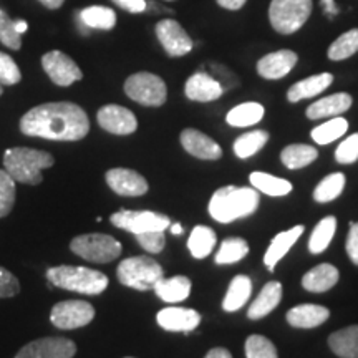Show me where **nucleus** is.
I'll use <instances>...</instances> for the list:
<instances>
[{
  "instance_id": "9b49d317",
  "label": "nucleus",
  "mask_w": 358,
  "mask_h": 358,
  "mask_svg": "<svg viewBox=\"0 0 358 358\" xmlns=\"http://www.w3.org/2000/svg\"><path fill=\"white\" fill-rule=\"evenodd\" d=\"M42 66L45 73L58 87H70V85H73L75 82L83 78L80 66L66 53L60 50H52L45 53L42 57Z\"/></svg>"
},
{
  "instance_id": "6e6d98bb",
  "label": "nucleus",
  "mask_w": 358,
  "mask_h": 358,
  "mask_svg": "<svg viewBox=\"0 0 358 358\" xmlns=\"http://www.w3.org/2000/svg\"><path fill=\"white\" fill-rule=\"evenodd\" d=\"M169 231H171V234L179 236V234H182V226L179 222L171 224V226H169Z\"/></svg>"
},
{
  "instance_id": "58836bf2",
  "label": "nucleus",
  "mask_w": 358,
  "mask_h": 358,
  "mask_svg": "<svg viewBox=\"0 0 358 358\" xmlns=\"http://www.w3.org/2000/svg\"><path fill=\"white\" fill-rule=\"evenodd\" d=\"M358 52V29H352L335 40L329 48V58L334 62L350 58Z\"/></svg>"
},
{
  "instance_id": "6e6552de",
  "label": "nucleus",
  "mask_w": 358,
  "mask_h": 358,
  "mask_svg": "<svg viewBox=\"0 0 358 358\" xmlns=\"http://www.w3.org/2000/svg\"><path fill=\"white\" fill-rule=\"evenodd\" d=\"M124 93L133 101L145 106H161L166 103L168 88L163 78L150 71H140L124 82Z\"/></svg>"
},
{
  "instance_id": "b1692460",
  "label": "nucleus",
  "mask_w": 358,
  "mask_h": 358,
  "mask_svg": "<svg viewBox=\"0 0 358 358\" xmlns=\"http://www.w3.org/2000/svg\"><path fill=\"white\" fill-rule=\"evenodd\" d=\"M338 268L332 264H320L315 266L302 277V287L313 294H324L335 287L338 282Z\"/></svg>"
},
{
  "instance_id": "a211bd4d",
  "label": "nucleus",
  "mask_w": 358,
  "mask_h": 358,
  "mask_svg": "<svg viewBox=\"0 0 358 358\" xmlns=\"http://www.w3.org/2000/svg\"><path fill=\"white\" fill-rule=\"evenodd\" d=\"M185 93L192 101L208 103L221 98L224 88L213 75L206 73V71H198V73L192 75L186 82Z\"/></svg>"
},
{
  "instance_id": "f03ea898",
  "label": "nucleus",
  "mask_w": 358,
  "mask_h": 358,
  "mask_svg": "<svg viewBox=\"0 0 358 358\" xmlns=\"http://www.w3.org/2000/svg\"><path fill=\"white\" fill-rule=\"evenodd\" d=\"M259 191L248 186H224L214 192L209 201V214L214 221L229 224L236 219L248 217L257 211Z\"/></svg>"
},
{
  "instance_id": "79ce46f5",
  "label": "nucleus",
  "mask_w": 358,
  "mask_h": 358,
  "mask_svg": "<svg viewBox=\"0 0 358 358\" xmlns=\"http://www.w3.org/2000/svg\"><path fill=\"white\" fill-rule=\"evenodd\" d=\"M0 42L12 50H19L22 47V35L13 27V20L7 17V13L0 10Z\"/></svg>"
},
{
  "instance_id": "ddd939ff",
  "label": "nucleus",
  "mask_w": 358,
  "mask_h": 358,
  "mask_svg": "<svg viewBox=\"0 0 358 358\" xmlns=\"http://www.w3.org/2000/svg\"><path fill=\"white\" fill-rule=\"evenodd\" d=\"M156 35L169 57H182L192 50L191 37L176 20L164 19L158 22Z\"/></svg>"
},
{
  "instance_id": "bb28decb",
  "label": "nucleus",
  "mask_w": 358,
  "mask_h": 358,
  "mask_svg": "<svg viewBox=\"0 0 358 358\" xmlns=\"http://www.w3.org/2000/svg\"><path fill=\"white\" fill-rule=\"evenodd\" d=\"M252 295V280L248 275H236L227 287L222 308L226 312H237L243 308Z\"/></svg>"
},
{
  "instance_id": "603ef678",
  "label": "nucleus",
  "mask_w": 358,
  "mask_h": 358,
  "mask_svg": "<svg viewBox=\"0 0 358 358\" xmlns=\"http://www.w3.org/2000/svg\"><path fill=\"white\" fill-rule=\"evenodd\" d=\"M38 2L47 8H52V10H55V8H60L62 6H64L65 0H38Z\"/></svg>"
},
{
  "instance_id": "2eb2a0df",
  "label": "nucleus",
  "mask_w": 358,
  "mask_h": 358,
  "mask_svg": "<svg viewBox=\"0 0 358 358\" xmlns=\"http://www.w3.org/2000/svg\"><path fill=\"white\" fill-rule=\"evenodd\" d=\"M105 179L111 191L120 196H127V198H138V196L146 194L148 187H150L145 176H141V174L134 171V169H110V171L105 174Z\"/></svg>"
},
{
  "instance_id": "f704fd0d",
  "label": "nucleus",
  "mask_w": 358,
  "mask_h": 358,
  "mask_svg": "<svg viewBox=\"0 0 358 358\" xmlns=\"http://www.w3.org/2000/svg\"><path fill=\"white\" fill-rule=\"evenodd\" d=\"M335 231H337V219L335 216H325L317 224L308 239V250L310 254H322L332 243Z\"/></svg>"
},
{
  "instance_id": "72a5a7b5",
  "label": "nucleus",
  "mask_w": 358,
  "mask_h": 358,
  "mask_svg": "<svg viewBox=\"0 0 358 358\" xmlns=\"http://www.w3.org/2000/svg\"><path fill=\"white\" fill-rule=\"evenodd\" d=\"M249 254V244L243 237H227L222 241L221 248H219L216 257L217 266H229V264H236Z\"/></svg>"
},
{
  "instance_id": "aec40b11",
  "label": "nucleus",
  "mask_w": 358,
  "mask_h": 358,
  "mask_svg": "<svg viewBox=\"0 0 358 358\" xmlns=\"http://www.w3.org/2000/svg\"><path fill=\"white\" fill-rule=\"evenodd\" d=\"M303 229H306V227H303L302 224H299V226L292 227V229L279 232V234L272 239L266 254H264V264H266L268 271H274L277 264L287 256V252L294 248L295 243L299 241V237L303 234Z\"/></svg>"
},
{
  "instance_id": "473e14b6",
  "label": "nucleus",
  "mask_w": 358,
  "mask_h": 358,
  "mask_svg": "<svg viewBox=\"0 0 358 358\" xmlns=\"http://www.w3.org/2000/svg\"><path fill=\"white\" fill-rule=\"evenodd\" d=\"M80 22L83 27L98 30H111L116 25V13L113 8L93 6L80 12Z\"/></svg>"
},
{
  "instance_id": "9d476101",
  "label": "nucleus",
  "mask_w": 358,
  "mask_h": 358,
  "mask_svg": "<svg viewBox=\"0 0 358 358\" xmlns=\"http://www.w3.org/2000/svg\"><path fill=\"white\" fill-rule=\"evenodd\" d=\"M95 319V307L85 301H64L53 306L50 322L60 330H75Z\"/></svg>"
},
{
  "instance_id": "dca6fc26",
  "label": "nucleus",
  "mask_w": 358,
  "mask_h": 358,
  "mask_svg": "<svg viewBox=\"0 0 358 358\" xmlns=\"http://www.w3.org/2000/svg\"><path fill=\"white\" fill-rule=\"evenodd\" d=\"M156 322L161 329L168 332H192L198 329L201 315L194 308L187 307H166L158 312Z\"/></svg>"
},
{
  "instance_id": "412c9836",
  "label": "nucleus",
  "mask_w": 358,
  "mask_h": 358,
  "mask_svg": "<svg viewBox=\"0 0 358 358\" xmlns=\"http://www.w3.org/2000/svg\"><path fill=\"white\" fill-rule=\"evenodd\" d=\"M330 317V310L324 306H317V303H301L290 308L285 315L289 325L295 329H315L322 324H325Z\"/></svg>"
},
{
  "instance_id": "a18cd8bd",
  "label": "nucleus",
  "mask_w": 358,
  "mask_h": 358,
  "mask_svg": "<svg viewBox=\"0 0 358 358\" xmlns=\"http://www.w3.org/2000/svg\"><path fill=\"white\" fill-rule=\"evenodd\" d=\"M136 241L150 254H159L164 249V245H166L164 231H150L143 232V234H136Z\"/></svg>"
},
{
  "instance_id": "4d7b16f0",
  "label": "nucleus",
  "mask_w": 358,
  "mask_h": 358,
  "mask_svg": "<svg viewBox=\"0 0 358 358\" xmlns=\"http://www.w3.org/2000/svg\"><path fill=\"white\" fill-rule=\"evenodd\" d=\"M0 95H2V85H0Z\"/></svg>"
},
{
  "instance_id": "a878e982",
  "label": "nucleus",
  "mask_w": 358,
  "mask_h": 358,
  "mask_svg": "<svg viewBox=\"0 0 358 358\" xmlns=\"http://www.w3.org/2000/svg\"><path fill=\"white\" fill-rule=\"evenodd\" d=\"M332 82H334L332 73H319V75H313V77H308L306 80H301V82H297L289 88L287 100L292 103H297L301 100H306V98L317 96L319 93L325 92V90L332 85Z\"/></svg>"
},
{
  "instance_id": "e433bc0d",
  "label": "nucleus",
  "mask_w": 358,
  "mask_h": 358,
  "mask_svg": "<svg viewBox=\"0 0 358 358\" xmlns=\"http://www.w3.org/2000/svg\"><path fill=\"white\" fill-rule=\"evenodd\" d=\"M347 179L343 173H332L325 176L313 189V199L317 203H330L335 201L345 189Z\"/></svg>"
},
{
  "instance_id": "c756f323",
  "label": "nucleus",
  "mask_w": 358,
  "mask_h": 358,
  "mask_svg": "<svg viewBox=\"0 0 358 358\" xmlns=\"http://www.w3.org/2000/svg\"><path fill=\"white\" fill-rule=\"evenodd\" d=\"M264 106L261 103L256 101H248V103H241L232 108L229 113L226 116V122L234 128H245V127H252V124H257L261 120L264 118Z\"/></svg>"
},
{
  "instance_id": "f257e3e1",
  "label": "nucleus",
  "mask_w": 358,
  "mask_h": 358,
  "mask_svg": "<svg viewBox=\"0 0 358 358\" xmlns=\"http://www.w3.org/2000/svg\"><path fill=\"white\" fill-rule=\"evenodd\" d=\"M20 131L45 140L78 141L88 134L90 120L82 106L75 103H43L22 116Z\"/></svg>"
},
{
  "instance_id": "8fccbe9b",
  "label": "nucleus",
  "mask_w": 358,
  "mask_h": 358,
  "mask_svg": "<svg viewBox=\"0 0 358 358\" xmlns=\"http://www.w3.org/2000/svg\"><path fill=\"white\" fill-rule=\"evenodd\" d=\"M248 0H217V3L227 10H239V8L244 7V3Z\"/></svg>"
},
{
  "instance_id": "de8ad7c7",
  "label": "nucleus",
  "mask_w": 358,
  "mask_h": 358,
  "mask_svg": "<svg viewBox=\"0 0 358 358\" xmlns=\"http://www.w3.org/2000/svg\"><path fill=\"white\" fill-rule=\"evenodd\" d=\"M350 231H348L347 237V254L350 257V261L358 266V222H350Z\"/></svg>"
},
{
  "instance_id": "c9c22d12",
  "label": "nucleus",
  "mask_w": 358,
  "mask_h": 358,
  "mask_svg": "<svg viewBox=\"0 0 358 358\" xmlns=\"http://www.w3.org/2000/svg\"><path fill=\"white\" fill-rule=\"evenodd\" d=\"M268 141V133L264 129H254L239 136L234 141V155L241 159H248L257 155Z\"/></svg>"
},
{
  "instance_id": "5fc2aeb1",
  "label": "nucleus",
  "mask_w": 358,
  "mask_h": 358,
  "mask_svg": "<svg viewBox=\"0 0 358 358\" xmlns=\"http://www.w3.org/2000/svg\"><path fill=\"white\" fill-rule=\"evenodd\" d=\"M13 27H15V30L19 32L20 35L25 34L27 30H29V24H27L25 20H13Z\"/></svg>"
},
{
  "instance_id": "39448f33",
  "label": "nucleus",
  "mask_w": 358,
  "mask_h": 358,
  "mask_svg": "<svg viewBox=\"0 0 358 358\" xmlns=\"http://www.w3.org/2000/svg\"><path fill=\"white\" fill-rule=\"evenodd\" d=\"M116 277L129 289L148 292L153 290L155 284L164 277L163 267L155 259L148 256L128 257L118 264Z\"/></svg>"
},
{
  "instance_id": "4be33fe9",
  "label": "nucleus",
  "mask_w": 358,
  "mask_h": 358,
  "mask_svg": "<svg viewBox=\"0 0 358 358\" xmlns=\"http://www.w3.org/2000/svg\"><path fill=\"white\" fill-rule=\"evenodd\" d=\"M352 96L348 93H335V95L320 98L319 101L312 103L307 108L308 120H322V118H335V116L345 113L352 106Z\"/></svg>"
},
{
  "instance_id": "49530a36",
  "label": "nucleus",
  "mask_w": 358,
  "mask_h": 358,
  "mask_svg": "<svg viewBox=\"0 0 358 358\" xmlns=\"http://www.w3.org/2000/svg\"><path fill=\"white\" fill-rule=\"evenodd\" d=\"M20 292V282L12 272L0 267V299L15 297Z\"/></svg>"
},
{
  "instance_id": "09e8293b",
  "label": "nucleus",
  "mask_w": 358,
  "mask_h": 358,
  "mask_svg": "<svg viewBox=\"0 0 358 358\" xmlns=\"http://www.w3.org/2000/svg\"><path fill=\"white\" fill-rule=\"evenodd\" d=\"M118 7L131 13H141L146 10V0H113Z\"/></svg>"
},
{
  "instance_id": "0eeeda50",
  "label": "nucleus",
  "mask_w": 358,
  "mask_h": 358,
  "mask_svg": "<svg viewBox=\"0 0 358 358\" xmlns=\"http://www.w3.org/2000/svg\"><path fill=\"white\" fill-rule=\"evenodd\" d=\"M70 249L78 257L95 264L111 262L122 254V244L115 237L98 232L75 237L70 243Z\"/></svg>"
},
{
  "instance_id": "cd10ccee",
  "label": "nucleus",
  "mask_w": 358,
  "mask_h": 358,
  "mask_svg": "<svg viewBox=\"0 0 358 358\" xmlns=\"http://www.w3.org/2000/svg\"><path fill=\"white\" fill-rule=\"evenodd\" d=\"M249 182L254 189H257L259 192H264V194L267 196H272V198L287 196L289 192H292L294 189L292 182L287 181V179L272 176V174L261 173V171L250 173Z\"/></svg>"
},
{
  "instance_id": "20e7f679",
  "label": "nucleus",
  "mask_w": 358,
  "mask_h": 358,
  "mask_svg": "<svg viewBox=\"0 0 358 358\" xmlns=\"http://www.w3.org/2000/svg\"><path fill=\"white\" fill-rule=\"evenodd\" d=\"M47 279L55 287L85 295H100L108 287V277L95 268L82 266H57L47 271Z\"/></svg>"
},
{
  "instance_id": "6ab92c4d",
  "label": "nucleus",
  "mask_w": 358,
  "mask_h": 358,
  "mask_svg": "<svg viewBox=\"0 0 358 358\" xmlns=\"http://www.w3.org/2000/svg\"><path fill=\"white\" fill-rule=\"evenodd\" d=\"M295 64H297V53L295 52H272L257 62V73L266 80H279L289 75Z\"/></svg>"
},
{
  "instance_id": "7ed1b4c3",
  "label": "nucleus",
  "mask_w": 358,
  "mask_h": 358,
  "mask_svg": "<svg viewBox=\"0 0 358 358\" xmlns=\"http://www.w3.org/2000/svg\"><path fill=\"white\" fill-rule=\"evenodd\" d=\"M55 159L47 151L34 150V148H8L3 155V166L6 171L22 185H40L42 171L52 168Z\"/></svg>"
},
{
  "instance_id": "f3484780",
  "label": "nucleus",
  "mask_w": 358,
  "mask_h": 358,
  "mask_svg": "<svg viewBox=\"0 0 358 358\" xmlns=\"http://www.w3.org/2000/svg\"><path fill=\"white\" fill-rule=\"evenodd\" d=\"M181 145L191 156L198 159L216 161L222 156L221 146L217 145L208 134L198 131V129L187 128L181 133Z\"/></svg>"
},
{
  "instance_id": "864d4df0",
  "label": "nucleus",
  "mask_w": 358,
  "mask_h": 358,
  "mask_svg": "<svg viewBox=\"0 0 358 358\" xmlns=\"http://www.w3.org/2000/svg\"><path fill=\"white\" fill-rule=\"evenodd\" d=\"M322 6L325 7L327 15H335V13H338L337 7H335V3H334V0H322Z\"/></svg>"
},
{
  "instance_id": "393cba45",
  "label": "nucleus",
  "mask_w": 358,
  "mask_h": 358,
  "mask_svg": "<svg viewBox=\"0 0 358 358\" xmlns=\"http://www.w3.org/2000/svg\"><path fill=\"white\" fill-rule=\"evenodd\" d=\"M153 290L161 301L168 303H178L186 301L191 294V280L186 275H174L169 279H159Z\"/></svg>"
},
{
  "instance_id": "3c124183",
  "label": "nucleus",
  "mask_w": 358,
  "mask_h": 358,
  "mask_svg": "<svg viewBox=\"0 0 358 358\" xmlns=\"http://www.w3.org/2000/svg\"><path fill=\"white\" fill-rule=\"evenodd\" d=\"M204 358H232L231 352L227 350V348H222V347H216L213 348V350H209L206 353Z\"/></svg>"
},
{
  "instance_id": "423d86ee",
  "label": "nucleus",
  "mask_w": 358,
  "mask_h": 358,
  "mask_svg": "<svg viewBox=\"0 0 358 358\" xmlns=\"http://www.w3.org/2000/svg\"><path fill=\"white\" fill-rule=\"evenodd\" d=\"M312 12V0H272L268 20L275 32L290 35L306 24Z\"/></svg>"
},
{
  "instance_id": "13d9d810",
  "label": "nucleus",
  "mask_w": 358,
  "mask_h": 358,
  "mask_svg": "<svg viewBox=\"0 0 358 358\" xmlns=\"http://www.w3.org/2000/svg\"><path fill=\"white\" fill-rule=\"evenodd\" d=\"M127 358H133V357H127Z\"/></svg>"
},
{
  "instance_id": "c85d7f7f",
  "label": "nucleus",
  "mask_w": 358,
  "mask_h": 358,
  "mask_svg": "<svg viewBox=\"0 0 358 358\" xmlns=\"http://www.w3.org/2000/svg\"><path fill=\"white\" fill-rule=\"evenodd\" d=\"M329 347L340 358H358V325L334 332L329 337Z\"/></svg>"
},
{
  "instance_id": "5701e85b",
  "label": "nucleus",
  "mask_w": 358,
  "mask_h": 358,
  "mask_svg": "<svg viewBox=\"0 0 358 358\" xmlns=\"http://www.w3.org/2000/svg\"><path fill=\"white\" fill-rule=\"evenodd\" d=\"M282 301V284L277 280H271L264 285L261 292L252 303H250L248 317L250 320H259L268 315Z\"/></svg>"
},
{
  "instance_id": "a19ab883",
  "label": "nucleus",
  "mask_w": 358,
  "mask_h": 358,
  "mask_svg": "<svg viewBox=\"0 0 358 358\" xmlns=\"http://www.w3.org/2000/svg\"><path fill=\"white\" fill-rule=\"evenodd\" d=\"M15 179L6 169H0V217L8 216L15 204Z\"/></svg>"
},
{
  "instance_id": "7c9ffc66",
  "label": "nucleus",
  "mask_w": 358,
  "mask_h": 358,
  "mask_svg": "<svg viewBox=\"0 0 358 358\" xmlns=\"http://www.w3.org/2000/svg\"><path fill=\"white\" fill-rule=\"evenodd\" d=\"M217 237L211 227L196 226L187 239V249L194 259H206L216 248Z\"/></svg>"
},
{
  "instance_id": "4c0bfd02",
  "label": "nucleus",
  "mask_w": 358,
  "mask_h": 358,
  "mask_svg": "<svg viewBox=\"0 0 358 358\" xmlns=\"http://www.w3.org/2000/svg\"><path fill=\"white\" fill-rule=\"evenodd\" d=\"M348 129V122L345 118H340V116H335V118L329 120V122L320 124V127L313 128L310 136L312 140L317 143V145H329L335 140H338L340 136L347 133Z\"/></svg>"
},
{
  "instance_id": "f8f14e48",
  "label": "nucleus",
  "mask_w": 358,
  "mask_h": 358,
  "mask_svg": "<svg viewBox=\"0 0 358 358\" xmlns=\"http://www.w3.org/2000/svg\"><path fill=\"white\" fill-rule=\"evenodd\" d=\"M77 345L64 337H45L22 347L15 358H73Z\"/></svg>"
},
{
  "instance_id": "37998d69",
  "label": "nucleus",
  "mask_w": 358,
  "mask_h": 358,
  "mask_svg": "<svg viewBox=\"0 0 358 358\" xmlns=\"http://www.w3.org/2000/svg\"><path fill=\"white\" fill-rule=\"evenodd\" d=\"M22 80L20 69L7 53L0 52V85H17Z\"/></svg>"
},
{
  "instance_id": "2f4dec72",
  "label": "nucleus",
  "mask_w": 358,
  "mask_h": 358,
  "mask_svg": "<svg viewBox=\"0 0 358 358\" xmlns=\"http://www.w3.org/2000/svg\"><path fill=\"white\" fill-rule=\"evenodd\" d=\"M317 158H319V151L308 145H289L280 153V161L289 169L306 168Z\"/></svg>"
},
{
  "instance_id": "1a4fd4ad",
  "label": "nucleus",
  "mask_w": 358,
  "mask_h": 358,
  "mask_svg": "<svg viewBox=\"0 0 358 358\" xmlns=\"http://www.w3.org/2000/svg\"><path fill=\"white\" fill-rule=\"evenodd\" d=\"M111 224L118 229H124L131 234H143L150 231H166L171 226L168 216L153 211H129V209H122V211L111 214Z\"/></svg>"
},
{
  "instance_id": "ea45409f",
  "label": "nucleus",
  "mask_w": 358,
  "mask_h": 358,
  "mask_svg": "<svg viewBox=\"0 0 358 358\" xmlns=\"http://www.w3.org/2000/svg\"><path fill=\"white\" fill-rule=\"evenodd\" d=\"M245 357L248 358H279L277 348L264 335H250L245 340Z\"/></svg>"
},
{
  "instance_id": "c03bdc74",
  "label": "nucleus",
  "mask_w": 358,
  "mask_h": 358,
  "mask_svg": "<svg viewBox=\"0 0 358 358\" xmlns=\"http://www.w3.org/2000/svg\"><path fill=\"white\" fill-rule=\"evenodd\" d=\"M335 159L340 164H352L358 159V133H353L335 150Z\"/></svg>"
},
{
  "instance_id": "4468645a",
  "label": "nucleus",
  "mask_w": 358,
  "mask_h": 358,
  "mask_svg": "<svg viewBox=\"0 0 358 358\" xmlns=\"http://www.w3.org/2000/svg\"><path fill=\"white\" fill-rule=\"evenodd\" d=\"M98 124L111 134L127 136L136 131L138 120L131 110L120 105H106L96 115Z\"/></svg>"
}]
</instances>
